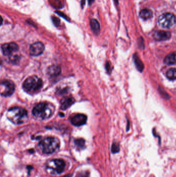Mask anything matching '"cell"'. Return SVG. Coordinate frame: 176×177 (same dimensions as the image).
Instances as JSON below:
<instances>
[{
  "label": "cell",
  "instance_id": "6da1fadb",
  "mask_svg": "<svg viewBox=\"0 0 176 177\" xmlns=\"http://www.w3.org/2000/svg\"><path fill=\"white\" fill-rule=\"evenodd\" d=\"M55 107L50 102H41L36 105L32 110L34 116L38 119H49L53 115Z\"/></svg>",
  "mask_w": 176,
  "mask_h": 177
},
{
  "label": "cell",
  "instance_id": "7a4b0ae2",
  "mask_svg": "<svg viewBox=\"0 0 176 177\" xmlns=\"http://www.w3.org/2000/svg\"><path fill=\"white\" fill-rule=\"evenodd\" d=\"M6 116L15 124L24 123L28 120V111L22 107H12L8 110Z\"/></svg>",
  "mask_w": 176,
  "mask_h": 177
},
{
  "label": "cell",
  "instance_id": "3957f363",
  "mask_svg": "<svg viewBox=\"0 0 176 177\" xmlns=\"http://www.w3.org/2000/svg\"><path fill=\"white\" fill-rule=\"evenodd\" d=\"M60 146V141L56 137H47L39 143L38 147L41 151L46 154H51L56 151Z\"/></svg>",
  "mask_w": 176,
  "mask_h": 177
},
{
  "label": "cell",
  "instance_id": "277c9868",
  "mask_svg": "<svg viewBox=\"0 0 176 177\" xmlns=\"http://www.w3.org/2000/svg\"><path fill=\"white\" fill-rule=\"evenodd\" d=\"M43 85L42 79L36 76L28 77L23 84V88L28 93H36L42 88Z\"/></svg>",
  "mask_w": 176,
  "mask_h": 177
},
{
  "label": "cell",
  "instance_id": "5b68a950",
  "mask_svg": "<svg viewBox=\"0 0 176 177\" xmlns=\"http://www.w3.org/2000/svg\"><path fill=\"white\" fill-rule=\"evenodd\" d=\"M66 164L60 159H54L49 161L46 164L47 171L52 175L60 174L65 169Z\"/></svg>",
  "mask_w": 176,
  "mask_h": 177
},
{
  "label": "cell",
  "instance_id": "8992f818",
  "mask_svg": "<svg viewBox=\"0 0 176 177\" xmlns=\"http://www.w3.org/2000/svg\"><path fill=\"white\" fill-rule=\"evenodd\" d=\"M176 22V16L172 13H165L158 19L159 25L163 28L169 29L174 26Z\"/></svg>",
  "mask_w": 176,
  "mask_h": 177
},
{
  "label": "cell",
  "instance_id": "52a82bcc",
  "mask_svg": "<svg viewBox=\"0 0 176 177\" xmlns=\"http://www.w3.org/2000/svg\"><path fill=\"white\" fill-rule=\"evenodd\" d=\"M15 90V84L10 80H4L1 84L0 92L1 95L8 97L12 95Z\"/></svg>",
  "mask_w": 176,
  "mask_h": 177
},
{
  "label": "cell",
  "instance_id": "ba28073f",
  "mask_svg": "<svg viewBox=\"0 0 176 177\" xmlns=\"http://www.w3.org/2000/svg\"><path fill=\"white\" fill-rule=\"evenodd\" d=\"M1 48L3 54L4 56H11L14 52L18 51L19 48L16 43H10L2 45Z\"/></svg>",
  "mask_w": 176,
  "mask_h": 177
},
{
  "label": "cell",
  "instance_id": "9c48e42d",
  "mask_svg": "<svg viewBox=\"0 0 176 177\" xmlns=\"http://www.w3.org/2000/svg\"><path fill=\"white\" fill-rule=\"evenodd\" d=\"M44 50V46L42 42H36L31 45L29 49L30 56H38L42 54Z\"/></svg>",
  "mask_w": 176,
  "mask_h": 177
},
{
  "label": "cell",
  "instance_id": "30bf717a",
  "mask_svg": "<svg viewBox=\"0 0 176 177\" xmlns=\"http://www.w3.org/2000/svg\"><path fill=\"white\" fill-rule=\"evenodd\" d=\"M87 116L84 114H77L71 119V123L76 126L83 125L86 123Z\"/></svg>",
  "mask_w": 176,
  "mask_h": 177
},
{
  "label": "cell",
  "instance_id": "8fae6325",
  "mask_svg": "<svg viewBox=\"0 0 176 177\" xmlns=\"http://www.w3.org/2000/svg\"><path fill=\"white\" fill-rule=\"evenodd\" d=\"M153 37L158 41H163L168 40L171 37V34L169 32L164 31H157L153 33Z\"/></svg>",
  "mask_w": 176,
  "mask_h": 177
},
{
  "label": "cell",
  "instance_id": "7c38bea8",
  "mask_svg": "<svg viewBox=\"0 0 176 177\" xmlns=\"http://www.w3.org/2000/svg\"><path fill=\"white\" fill-rule=\"evenodd\" d=\"M75 102L74 98L72 97H65L60 101V109L62 110L67 109Z\"/></svg>",
  "mask_w": 176,
  "mask_h": 177
},
{
  "label": "cell",
  "instance_id": "4fadbf2b",
  "mask_svg": "<svg viewBox=\"0 0 176 177\" xmlns=\"http://www.w3.org/2000/svg\"><path fill=\"white\" fill-rule=\"evenodd\" d=\"M61 72V68L58 65H52L48 68L47 74L51 77L58 76Z\"/></svg>",
  "mask_w": 176,
  "mask_h": 177
},
{
  "label": "cell",
  "instance_id": "5bb4252c",
  "mask_svg": "<svg viewBox=\"0 0 176 177\" xmlns=\"http://www.w3.org/2000/svg\"><path fill=\"white\" fill-rule=\"evenodd\" d=\"M164 62L168 65L176 64V51L167 54L165 58Z\"/></svg>",
  "mask_w": 176,
  "mask_h": 177
},
{
  "label": "cell",
  "instance_id": "9a60e30c",
  "mask_svg": "<svg viewBox=\"0 0 176 177\" xmlns=\"http://www.w3.org/2000/svg\"><path fill=\"white\" fill-rule=\"evenodd\" d=\"M133 60H134L135 65V66H136L137 69L138 70H139L140 72H142L144 70V64L137 54H134Z\"/></svg>",
  "mask_w": 176,
  "mask_h": 177
},
{
  "label": "cell",
  "instance_id": "2e32d148",
  "mask_svg": "<svg viewBox=\"0 0 176 177\" xmlns=\"http://www.w3.org/2000/svg\"><path fill=\"white\" fill-rule=\"evenodd\" d=\"M90 27L93 32L96 35H98L99 34L100 31V26L98 21L95 19H92L90 22Z\"/></svg>",
  "mask_w": 176,
  "mask_h": 177
},
{
  "label": "cell",
  "instance_id": "e0dca14e",
  "mask_svg": "<svg viewBox=\"0 0 176 177\" xmlns=\"http://www.w3.org/2000/svg\"><path fill=\"white\" fill-rule=\"evenodd\" d=\"M152 15H153L152 12L150 9L147 8L143 9L139 13V16L144 20H147L151 18L152 17Z\"/></svg>",
  "mask_w": 176,
  "mask_h": 177
},
{
  "label": "cell",
  "instance_id": "ac0fdd59",
  "mask_svg": "<svg viewBox=\"0 0 176 177\" xmlns=\"http://www.w3.org/2000/svg\"><path fill=\"white\" fill-rule=\"evenodd\" d=\"M166 76L168 79L171 80L176 79V68H172L168 70L166 72Z\"/></svg>",
  "mask_w": 176,
  "mask_h": 177
},
{
  "label": "cell",
  "instance_id": "d6986e66",
  "mask_svg": "<svg viewBox=\"0 0 176 177\" xmlns=\"http://www.w3.org/2000/svg\"><path fill=\"white\" fill-rule=\"evenodd\" d=\"M112 152L113 154L117 153L120 151L119 144L117 142H114L111 148Z\"/></svg>",
  "mask_w": 176,
  "mask_h": 177
},
{
  "label": "cell",
  "instance_id": "ffe728a7",
  "mask_svg": "<svg viewBox=\"0 0 176 177\" xmlns=\"http://www.w3.org/2000/svg\"><path fill=\"white\" fill-rule=\"evenodd\" d=\"M74 143L77 147H79L80 148H83L85 146V140L82 138L75 140Z\"/></svg>",
  "mask_w": 176,
  "mask_h": 177
},
{
  "label": "cell",
  "instance_id": "44dd1931",
  "mask_svg": "<svg viewBox=\"0 0 176 177\" xmlns=\"http://www.w3.org/2000/svg\"><path fill=\"white\" fill-rule=\"evenodd\" d=\"M159 91L160 94L162 95V96L163 98H166V99H168V98H170V96L168 95V94L163 89L161 88L160 87L159 88Z\"/></svg>",
  "mask_w": 176,
  "mask_h": 177
},
{
  "label": "cell",
  "instance_id": "7402d4cb",
  "mask_svg": "<svg viewBox=\"0 0 176 177\" xmlns=\"http://www.w3.org/2000/svg\"><path fill=\"white\" fill-rule=\"evenodd\" d=\"M77 177H89V173L87 171H82L77 174Z\"/></svg>",
  "mask_w": 176,
  "mask_h": 177
},
{
  "label": "cell",
  "instance_id": "603a6c76",
  "mask_svg": "<svg viewBox=\"0 0 176 177\" xmlns=\"http://www.w3.org/2000/svg\"><path fill=\"white\" fill-rule=\"evenodd\" d=\"M52 21L53 22V23L55 24V25L58 26L60 24V20L59 19L56 18L55 17H52Z\"/></svg>",
  "mask_w": 176,
  "mask_h": 177
},
{
  "label": "cell",
  "instance_id": "cb8c5ba5",
  "mask_svg": "<svg viewBox=\"0 0 176 177\" xmlns=\"http://www.w3.org/2000/svg\"><path fill=\"white\" fill-rule=\"evenodd\" d=\"M105 68H106V70H107V72H111V65H110L109 63L107 62V63H106V66H105Z\"/></svg>",
  "mask_w": 176,
  "mask_h": 177
},
{
  "label": "cell",
  "instance_id": "d4e9b609",
  "mask_svg": "<svg viewBox=\"0 0 176 177\" xmlns=\"http://www.w3.org/2000/svg\"><path fill=\"white\" fill-rule=\"evenodd\" d=\"M56 14H58L61 17H63L64 18H65V19H66V20H67V16H66L65 15L63 14V13H60V12H56Z\"/></svg>",
  "mask_w": 176,
  "mask_h": 177
},
{
  "label": "cell",
  "instance_id": "484cf974",
  "mask_svg": "<svg viewBox=\"0 0 176 177\" xmlns=\"http://www.w3.org/2000/svg\"><path fill=\"white\" fill-rule=\"evenodd\" d=\"M85 4V0H82L81 1V6L83 7L84 5Z\"/></svg>",
  "mask_w": 176,
  "mask_h": 177
},
{
  "label": "cell",
  "instance_id": "4316f807",
  "mask_svg": "<svg viewBox=\"0 0 176 177\" xmlns=\"http://www.w3.org/2000/svg\"><path fill=\"white\" fill-rule=\"evenodd\" d=\"M94 1H95V0H88V3L89 5L92 4Z\"/></svg>",
  "mask_w": 176,
  "mask_h": 177
},
{
  "label": "cell",
  "instance_id": "83f0119b",
  "mask_svg": "<svg viewBox=\"0 0 176 177\" xmlns=\"http://www.w3.org/2000/svg\"><path fill=\"white\" fill-rule=\"evenodd\" d=\"M129 128H130V126H129V121H127V131L129 130Z\"/></svg>",
  "mask_w": 176,
  "mask_h": 177
},
{
  "label": "cell",
  "instance_id": "f1b7e54d",
  "mask_svg": "<svg viewBox=\"0 0 176 177\" xmlns=\"http://www.w3.org/2000/svg\"><path fill=\"white\" fill-rule=\"evenodd\" d=\"M62 177H71V175H65L64 176H63Z\"/></svg>",
  "mask_w": 176,
  "mask_h": 177
},
{
  "label": "cell",
  "instance_id": "f546056e",
  "mask_svg": "<svg viewBox=\"0 0 176 177\" xmlns=\"http://www.w3.org/2000/svg\"><path fill=\"white\" fill-rule=\"evenodd\" d=\"M115 1H116V4H117L118 3V0H115Z\"/></svg>",
  "mask_w": 176,
  "mask_h": 177
},
{
  "label": "cell",
  "instance_id": "4dcf8cb0",
  "mask_svg": "<svg viewBox=\"0 0 176 177\" xmlns=\"http://www.w3.org/2000/svg\"></svg>",
  "mask_w": 176,
  "mask_h": 177
}]
</instances>
